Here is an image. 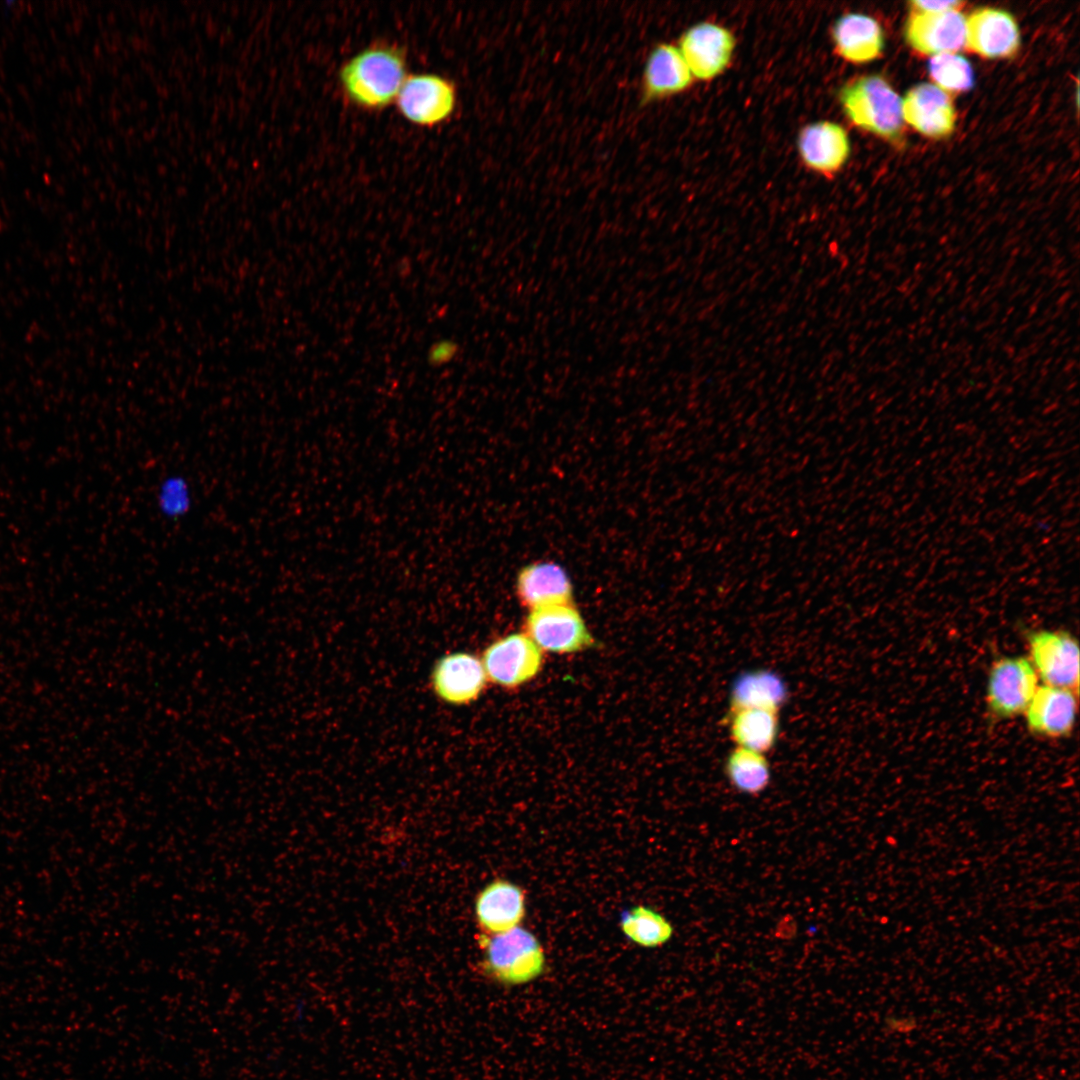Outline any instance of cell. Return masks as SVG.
Instances as JSON below:
<instances>
[{
	"mask_svg": "<svg viewBox=\"0 0 1080 1080\" xmlns=\"http://www.w3.org/2000/svg\"><path fill=\"white\" fill-rule=\"evenodd\" d=\"M407 76L405 48L384 41L358 51L341 65L337 75L345 99L365 111H380L395 103Z\"/></svg>",
	"mask_w": 1080,
	"mask_h": 1080,
	"instance_id": "1",
	"label": "cell"
},
{
	"mask_svg": "<svg viewBox=\"0 0 1080 1080\" xmlns=\"http://www.w3.org/2000/svg\"><path fill=\"white\" fill-rule=\"evenodd\" d=\"M481 957L478 969L491 982L515 987L540 978L546 970L547 959L539 939L528 929L518 926L495 935H478Z\"/></svg>",
	"mask_w": 1080,
	"mask_h": 1080,
	"instance_id": "2",
	"label": "cell"
},
{
	"mask_svg": "<svg viewBox=\"0 0 1080 1080\" xmlns=\"http://www.w3.org/2000/svg\"><path fill=\"white\" fill-rule=\"evenodd\" d=\"M837 98L854 126L893 143L902 139V99L881 75L848 80L838 90Z\"/></svg>",
	"mask_w": 1080,
	"mask_h": 1080,
	"instance_id": "3",
	"label": "cell"
},
{
	"mask_svg": "<svg viewBox=\"0 0 1080 1080\" xmlns=\"http://www.w3.org/2000/svg\"><path fill=\"white\" fill-rule=\"evenodd\" d=\"M1038 675L1028 657L1001 656L988 671L985 703L991 719L1001 721L1024 714L1038 688Z\"/></svg>",
	"mask_w": 1080,
	"mask_h": 1080,
	"instance_id": "4",
	"label": "cell"
},
{
	"mask_svg": "<svg viewBox=\"0 0 1080 1080\" xmlns=\"http://www.w3.org/2000/svg\"><path fill=\"white\" fill-rule=\"evenodd\" d=\"M457 89L436 73L408 75L395 100L401 116L419 127H434L449 120L457 106Z\"/></svg>",
	"mask_w": 1080,
	"mask_h": 1080,
	"instance_id": "5",
	"label": "cell"
},
{
	"mask_svg": "<svg viewBox=\"0 0 1080 1080\" xmlns=\"http://www.w3.org/2000/svg\"><path fill=\"white\" fill-rule=\"evenodd\" d=\"M1029 657L1043 684L1079 693V645L1062 629H1036L1026 635Z\"/></svg>",
	"mask_w": 1080,
	"mask_h": 1080,
	"instance_id": "6",
	"label": "cell"
},
{
	"mask_svg": "<svg viewBox=\"0 0 1080 1080\" xmlns=\"http://www.w3.org/2000/svg\"><path fill=\"white\" fill-rule=\"evenodd\" d=\"M524 632L541 651L553 653L579 652L594 643L573 602L529 611Z\"/></svg>",
	"mask_w": 1080,
	"mask_h": 1080,
	"instance_id": "7",
	"label": "cell"
},
{
	"mask_svg": "<svg viewBox=\"0 0 1080 1080\" xmlns=\"http://www.w3.org/2000/svg\"><path fill=\"white\" fill-rule=\"evenodd\" d=\"M480 659L487 680L504 688H516L530 681L543 663L542 651L525 633L495 640Z\"/></svg>",
	"mask_w": 1080,
	"mask_h": 1080,
	"instance_id": "8",
	"label": "cell"
},
{
	"mask_svg": "<svg viewBox=\"0 0 1080 1080\" xmlns=\"http://www.w3.org/2000/svg\"><path fill=\"white\" fill-rule=\"evenodd\" d=\"M735 46V37L728 28L714 22H700L682 33L677 47L692 76L709 81L729 66Z\"/></svg>",
	"mask_w": 1080,
	"mask_h": 1080,
	"instance_id": "9",
	"label": "cell"
},
{
	"mask_svg": "<svg viewBox=\"0 0 1080 1080\" xmlns=\"http://www.w3.org/2000/svg\"><path fill=\"white\" fill-rule=\"evenodd\" d=\"M1021 44L1017 21L1009 12L992 7L973 10L965 18V47L987 59L1010 58Z\"/></svg>",
	"mask_w": 1080,
	"mask_h": 1080,
	"instance_id": "10",
	"label": "cell"
},
{
	"mask_svg": "<svg viewBox=\"0 0 1080 1080\" xmlns=\"http://www.w3.org/2000/svg\"><path fill=\"white\" fill-rule=\"evenodd\" d=\"M430 681L434 694L441 701L464 705L481 695L488 680L479 657L468 652H453L436 661Z\"/></svg>",
	"mask_w": 1080,
	"mask_h": 1080,
	"instance_id": "11",
	"label": "cell"
},
{
	"mask_svg": "<svg viewBox=\"0 0 1080 1080\" xmlns=\"http://www.w3.org/2000/svg\"><path fill=\"white\" fill-rule=\"evenodd\" d=\"M907 44L926 56L957 53L965 46V17L960 11L909 14L904 27Z\"/></svg>",
	"mask_w": 1080,
	"mask_h": 1080,
	"instance_id": "12",
	"label": "cell"
},
{
	"mask_svg": "<svg viewBox=\"0 0 1080 1080\" xmlns=\"http://www.w3.org/2000/svg\"><path fill=\"white\" fill-rule=\"evenodd\" d=\"M1078 695L1066 688L1038 686L1023 714L1029 733L1042 739L1069 737L1076 722Z\"/></svg>",
	"mask_w": 1080,
	"mask_h": 1080,
	"instance_id": "13",
	"label": "cell"
},
{
	"mask_svg": "<svg viewBox=\"0 0 1080 1080\" xmlns=\"http://www.w3.org/2000/svg\"><path fill=\"white\" fill-rule=\"evenodd\" d=\"M796 145L802 163L809 170L829 178L845 165L851 151L845 128L829 120L805 125L799 131Z\"/></svg>",
	"mask_w": 1080,
	"mask_h": 1080,
	"instance_id": "14",
	"label": "cell"
},
{
	"mask_svg": "<svg viewBox=\"0 0 1080 1080\" xmlns=\"http://www.w3.org/2000/svg\"><path fill=\"white\" fill-rule=\"evenodd\" d=\"M526 914L525 892L503 878L487 883L476 895L474 915L480 933L495 935L521 925Z\"/></svg>",
	"mask_w": 1080,
	"mask_h": 1080,
	"instance_id": "15",
	"label": "cell"
},
{
	"mask_svg": "<svg viewBox=\"0 0 1080 1080\" xmlns=\"http://www.w3.org/2000/svg\"><path fill=\"white\" fill-rule=\"evenodd\" d=\"M902 117L914 130L934 139L951 135L956 124L950 95L931 83H920L906 92Z\"/></svg>",
	"mask_w": 1080,
	"mask_h": 1080,
	"instance_id": "16",
	"label": "cell"
},
{
	"mask_svg": "<svg viewBox=\"0 0 1080 1080\" xmlns=\"http://www.w3.org/2000/svg\"><path fill=\"white\" fill-rule=\"evenodd\" d=\"M515 590L520 604L532 611L573 602V585L567 571L551 560L534 561L522 567Z\"/></svg>",
	"mask_w": 1080,
	"mask_h": 1080,
	"instance_id": "17",
	"label": "cell"
},
{
	"mask_svg": "<svg viewBox=\"0 0 1080 1080\" xmlns=\"http://www.w3.org/2000/svg\"><path fill=\"white\" fill-rule=\"evenodd\" d=\"M694 77L678 47L658 43L649 53L642 74L641 104L658 101L689 89Z\"/></svg>",
	"mask_w": 1080,
	"mask_h": 1080,
	"instance_id": "18",
	"label": "cell"
},
{
	"mask_svg": "<svg viewBox=\"0 0 1080 1080\" xmlns=\"http://www.w3.org/2000/svg\"><path fill=\"white\" fill-rule=\"evenodd\" d=\"M831 40L838 56L853 64L876 60L885 45L879 22L862 13H847L837 18L831 28Z\"/></svg>",
	"mask_w": 1080,
	"mask_h": 1080,
	"instance_id": "19",
	"label": "cell"
},
{
	"mask_svg": "<svg viewBox=\"0 0 1080 1080\" xmlns=\"http://www.w3.org/2000/svg\"><path fill=\"white\" fill-rule=\"evenodd\" d=\"M729 695V710L764 708L779 712L789 699V689L779 673L759 668L737 675Z\"/></svg>",
	"mask_w": 1080,
	"mask_h": 1080,
	"instance_id": "20",
	"label": "cell"
},
{
	"mask_svg": "<svg viewBox=\"0 0 1080 1080\" xmlns=\"http://www.w3.org/2000/svg\"><path fill=\"white\" fill-rule=\"evenodd\" d=\"M728 728L736 747L765 754L774 748L778 740V711L764 708L729 710Z\"/></svg>",
	"mask_w": 1080,
	"mask_h": 1080,
	"instance_id": "21",
	"label": "cell"
},
{
	"mask_svg": "<svg viewBox=\"0 0 1080 1080\" xmlns=\"http://www.w3.org/2000/svg\"><path fill=\"white\" fill-rule=\"evenodd\" d=\"M619 926L624 936L643 948H657L673 936L671 922L656 910L636 905L622 911Z\"/></svg>",
	"mask_w": 1080,
	"mask_h": 1080,
	"instance_id": "22",
	"label": "cell"
},
{
	"mask_svg": "<svg viewBox=\"0 0 1080 1080\" xmlns=\"http://www.w3.org/2000/svg\"><path fill=\"white\" fill-rule=\"evenodd\" d=\"M724 770L730 784L743 794L758 795L770 784L771 769L764 754L735 747L725 760Z\"/></svg>",
	"mask_w": 1080,
	"mask_h": 1080,
	"instance_id": "23",
	"label": "cell"
},
{
	"mask_svg": "<svg viewBox=\"0 0 1080 1080\" xmlns=\"http://www.w3.org/2000/svg\"><path fill=\"white\" fill-rule=\"evenodd\" d=\"M194 490L190 480L181 473L162 477L155 491V505L160 516L167 521L185 518L194 506Z\"/></svg>",
	"mask_w": 1080,
	"mask_h": 1080,
	"instance_id": "24",
	"label": "cell"
},
{
	"mask_svg": "<svg viewBox=\"0 0 1080 1080\" xmlns=\"http://www.w3.org/2000/svg\"><path fill=\"white\" fill-rule=\"evenodd\" d=\"M928 74L934 85L947 94H959L975 85L974 70L970 62L958 53H945L930 58Z\"/></svg>",
	"mask_w": 1080,
	"mask_h": 1080,
	"instance_id": "25",
	"label": "cell"
},
{
	"mask_svg": "<svg viewBox=\"0 0 1080 1080\" xmlns=\"http://www.w3.org/2000/svg\"><path fill=\"white\" fill-rule=\"evenodd\" d=\"M458 353V344L452 340H440L433 343L428 350V362L433 366H441L452 361Z\"/></svg>",
	"mask_w": 1080,
	"mask_h": 1080,
	"instance_id": "26",
	"label": "cell"
},
{
	"mask_svg": "<svg viewBox=\"0 0 1080 1080\" xmlns=\"http://www.w3.org/2000/svg\"><path fill=\"white\" fill-rule=\"evenodd\" d=\"M911 10L923 11V12H948V11H960L965 5V2L958 0L951 1H933V0H913L909 2Z\"/></svg>",
	"mask_w": 1080,
	"mask_h": 1080,
	"instance_id": "27",
	"label": "cell"
},
{
	"mask_svg": "<svg viewBox=\"0 0 1080 1080\" xmlns=\"http://www.w3.org/2000/svg\"><path fill=\"white\" fill-rule=\"evenodd\" d=\"M888 1027L896 1033H906L912 1031L916 1027V1021L914 1018H889L887 1020Z\"/></svg>",
	"mask_w": 1080,
	"mask_h": 1080,
	"instance_id": "28",
	"label": "cell"
}]
</instances>
